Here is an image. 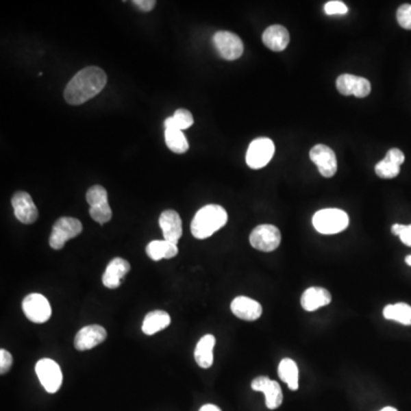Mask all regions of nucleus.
<instances>
[{
  "label": "nucleus",
  "instance_id": "nucleus-1",
  "mask_svg": "<svg viewBox=\"0 0 411 411\" xmlns=\"http://www.w3.org/2000/svg\"><path fill=\"white\" fill-rule=\"evenodd\" d=\"M106 82L105 72L99 66L82 68L65 87V101L71 105H80L102 92Z\"/></svg>",
  "mask_w": 411,
  "mask_h": 411
},
{
  "label": "nucleus",
  "instance_id": "nucleus-2",
  "mask_svg": "<svg viewBox=\"0 0 411 411\" xmlns=\"http://www.w3.org/2000/svg\"><path fill=\"white\" fill-rule=\"evenodd\" d=\"M227 223V212L222 206L207 205L199 209L192 219L191 232L197 239H207Z\"/></svg>",
  "mask_w": 411,
  "mask_h": 411
},
{
  "label": "nucleus",
  "instance_id": "nucleus-3",
  "mask_svg": "<svg viewBox=\"0 0 411 411\" xmlns=\"http://www.w3.org/2000/svg\"><path fill=\"white\" fill-rule=\"evenodd\" d=\"M312 223L321 234H337L347 229L349 219L342 209L327 208L315 212Z\"/></svg>",
  "mask_w": 411,
  "mask_h": 411
},
{
  "label": "nucleus",
  "instance_id": "nucleus-4",
  "mask_svg": "<svg viewBox=\"0 0 411 411\" xmlns=\"http://www.w3.org/2000/svg\"><path fill=\"white\" fill-rule=\"evenodd\" d=\"M86 200L88 202L89 215L95 222L105 224L112 219V210L108 201V192L101 185H94L86 193Z\"/></svg>",
  "mask_w": 411,
  "mask_h": 411
},
{
  "label": "nucleus",
  "instance_id": "nucleus-5",
  "mask_svg": "<svg viewBox=\"0 0 411 411\" xmlns=\"http://www.w3.org/2000/svg\"><path fill=\"white\" fill-rule=\"evenodd\" d=\"M82 231V224L75 217H61L55 222L51 236L49 246L55 250H60L64 247L68 240L78 236Z\"/></svg>",
  "mask_w": 411,
  "mask_h": 411
},
{
  "label": "nucleus",
  "instance_id": "nucleus-6",
  "mask_svg": "<svg viewBox=\"0 0 411 411\" xmlns=\"http://www.w3.org/2000/svg\"><path fill=\"white\" fill-rule=\"evenodd\" d=\"M249 241L255 249L264 253H271L280 246V229L271 224L256 226L250 233Z\"/></svg>",
  "mask_w": 411,
  "mask_h": 411
},
{
  "label": "nucleus",
  "instance_id": "nucleus-7",
  "mask_svg": "<svg viewBox=\"0 0 411 411\" xmlns=\"http://www.w3.org/2000/svg\"><path fill=\"white\" fill-rule=\"evenodd\" d=\"M274 151L275 147L272 140L266 137L256 138L249 144V147L247 150V164L251 169H260L265 167L273 158Z\"/></svg>",
  "mask_w": 411,
  "mask_h": 411
},
{
  "label": "nucleus",
  "instance_id": "nucleus-8",
  "mask_svg": "<svg viewBox=\"0 0 411 411\" xmlns=\"http://www.w3.org/2000/svg\"><path fill=\"white\" fill-rule=\"evenodd\" d=\"M36 373L48 393H56L61 388L63 375L61 368L54 360L47 358L39 360L36 364Z\"/></svg>",
  "mask_w": 411,
  "mask_h": 411
},
{
  "label": "nucleus",
  "instance_id": "nucleus-9",
  "mask_svg": "<svg viewBox=\"0 0 411 411\" xmlns=\"http://www.w3.org/2000/svg\"><path fill=\"white\" fill-rule=\"evenodd\" d=\"M212 42L219 56L226 61H234L243 54V42L236 34L219 31L214 34Z\"/></svg>",
  "mask_w": 411,
  "mask_h": 411
},
{
  "label": "nucleus",
  "instance_id": "nucleus-10",
  "mask_svg": "<svg viewBox=\"0 0 411 411\" xmlns=\"http://www.w3.org/2000/svg\"><path fill=\"white\" fill-rule=\"evenodd\" d=\"M24 314L34 323H45L51 316V308L47 298L41 294H30L22 301Z\"/></svg>",
  "mask_w": 411,
  "mask_h": 411
},
{
  "label": "nucleus",
  "instance_id": "nucleus-11",
  "mask_svg": "<svg viewBox=\"0 0 411 411\" xmlns=\"http://www.w3.org/2000/svg\"><path fill=\"white\" fill-rule=\"evenodd\" d=\"M251 388L256 392H263L265 404L270 410L280 407L284 400V394L280 384L266 376H258L251 382Z\"/></svg>",
  "mask_w": 411,
  "mask_h": 411
},
{
  "label": "nucleus",
  "instance_id": "nucleus-12",
  "mask_svg": "<svg viewBox=\"0 0 411 411\" xmlns=\"http://www.w3.org/2000/svg\"><path fill=\"white\" fill-rule=\"evenodd\" d=\"M310 158L318 166L319 171L323 177L330 178L336 174L337 159L330 147L325 144H316L310 151Z\"/></svg>",
  "mask_w": 411,
  "mask_h": 411
},
{
  "label": "nucleus",
  "instance_id": "nucleus-13",
  "mask_svg": "<svg viewBox=\"0 0 411 411\" xmlns=\"http://www.w3.org/2000/svg\"><path fill=\"white\" fill-rule=\"evenodd\" d=\"M336 87L342 95H354L360 99L366 97L371 92V84L368 79L347 73L339 75Z\"/></svg>",
  "mask_w": 411,
  "mask_h": 411
},
{
  "label": "nucleus",
  "instance_id": "nucleus-14",
  "mask_svg": "<svg viewBox=\"0 0 411 411\" xmlns=\"http://www.w3.org/2000/svg\"><path fill=\"white\" fill-rule=\"evenodd\" d=\"M12 206L16 219L23 224H32L38 219V209L31 195L27 192L18 191L12 197Z\"/></svg>",
  "mask_w": 411,
  "mask_h": 411
},
{
  "label": "nucleus",
  "instance_id": "nucleus-15",
  "mask_svg": "<svg viewBox=\"0 0 411 411\" xmlns=\"http://www.w3.org/2000/svg\"><path fill=\"white\" fill-rule=\"evenodd\" d=\"M105 329L102 325H86L80 329L75 337V347L78 351H88L99 345L106 339Z\"/></svg>",
  "mask_w": 411,
  "mask_h": 411
},
{
  "label": "nucleus",
  "instance_id": "nucleus-16",
  "mask_svg": "<svg viewBox=\"0 0 411 411\" xmlns=\"http://www.w3.org/2000/svg\"><path fill=\"white\" fill-rule=\"evenodd\" d=\"M231 311L236 318L245 321H255L260 318L263 308L258 301L246 296H238L231 303Z\"/></svg>",
  "mask_w": 411,
  "mask_h": 411
},
{
  "label": "nucleus",
  "instance_id": "nucleus-17",
  "mask_svg": "<svg viewBox=\"0 0 411 411\" xmlns=\"http://www.w3.org/2000/svg\"><path fill=\"white\" fill-rule=\"evenodd\" d=\"M129 271L130 264L126 260L120 258V257L113 258L108 264V266L103 273V284L109 289H116L120 287V284H123V279Z\"/></svg>",
  "mask_w": 411,
  "mask_h": 411
},
{
  "label": "nucleus",
  "instance_id": "nucleus-18",
  "mask_svg": "<svg viewBox=\"0 0 411 411\" xmlns=\"http://www.w3.org/2000/svg\"><path fill=\"white\" fill-rule=\"evenodd\" d=\"M159 225H160L164 238L166 241L177 245L178 240L181 239L183 227H182V219L177 212L168 209L161 212L159 217Z\"/></svg>",
  "mask_w": 411,
  "mask_h": 411
},
{
  "label": "nucleus",
  "instance_id": "nucleus-19",
  "mask_svg": "<svg viewBox=\"0 0 411 411\" xmlns=\"http://www.w3.org/2000/svg\"><path fill=\"white\" fill-rule=\"evenodd\" d=\"M330 303H332V295L325 288H308L301 295V308H304L305 311H316L319 308L327 306Z\"/></svg>",
  "mask_w": 411,
  "mask_h": 411
},
{
  "label": "nucleus",
  "instance_id": "nucleus-20",
  "mask_svg": "<svg viewBox=\"0 0 411 411\" xmlns=\"http://www.w3.org/2000/svg\"><path fill=\"white\" fill-rule=\"evenodd\" d=\"M290 36L286 27L274 24L264 31L263 42L271 51H282L287 48Z\"/></svg>",
  "mask_w": 411,
  "mask_h": 411
},
{
  "label": "nucleus",
  "instance_id": "nucleus-21",
  "mask_svg": "<svg viewBox=\"0 0 411 411\" xmlns=\"http://www.w3.org/2000/svg\"><path fill=\"white\" fill-rule=\"evenodd\" d=\"M216 338L214 335H205L199 340L195 346V360L199 366L203 369H208L214 362V347H215Z\"/></svg>",
  "mask_w": 411,
  "mask_h": 411
},
{
  "label": "nucleus",
  "instance_id": "nucleus-22",
  "mask_svg": "<svg viewBox=\"0 0 411 411\" xmlns=\"http://www.w3.org/2000/svg\"><path fill=\"white\" fill-rule=\"evenodd\" d=\"M171 315L167 312L155 310L145 315L142 325V332L147 336H152L167 328L171 325Z\"/></svg>",
  "mask_w": 411,
  "mask_h": 411
},
{
  "label": "nucleus",
  "instance_id": "nucleus-23",
  "mask_svg": "<svg viewBox=\"0 0 411 411\" xmlns=\"http://www.w3.org/2000/svg\"><path fill=\"white\" fill-rule=\"evenodd\" d=\"M147 255L152 260L173 258L178 253L177 245L169 242L166 240H154L147 246Z\"/></svg>",
  "mask_w": 411,
  "mask_h": 411
},
{
  "label": "nucleus",
  "instance_id": "nucleus-24",
  "mask_svg": "<svg viewBox=\"0 0 411 411\" xmlns=\"http://www.w3.org/2000/svg\"><path fill=\"white\" fill-rule=\"evenodd\" d=\"M277 375L284 383L287 384V386L291 390H298L299 387V370L297 364L294 360L286 358L281 360L277 366Z\"/></svg>",
  "mask_w": 411,
  "mask_h": 411
},
{
  "label": "nucleus",
  "instance_id": "nucleus-25",
  "mask_svg": "<svg viewBox=\"0 0 411 411\" xmlns=\"http://www.w3.org/2000/svg\"><path fill=\"white\" fill-rule=\"evenodd\" d=\"M384 318L393 320L404 325H411V306L406 303L386 305L384 308Z\"/></svg>",
  "mask_w": 411,
  "mask_h": 411
},
{
  "label": "nucleus",
  "instance_id": "nucleus-26",
  "mask_svg": "<svg viewBox=\"0 0 411 411\" xmlns=\"http://www.w3.org/2000/svg\"><path fill=\"white\" fill-rule=\"evenodd\" d=\"M164 129H188L193 125V116L188 110L178 109L174 116L164 120Z\"/></svg>",
  "mask_w": 411,
  "mask_h": 411
},
{
  "label": "nucleus",
  "instance_id": "nucleus-27",
  "mask_svg": "<svg viewBox=\"0 0 411 411\" xmlns=\"http://www.w3.org/2000/svg\"><path fill=\"white\" fill-rule=\"evenodd\" d=\"M164 140L168 149L175 153H185L188 150V142L182 130L166 129Z\"/></svg>",
  "mask_w": 411,
  "mask_h": 411
},
{
  "label": "nucleus",
  "instance_id": "nucleus-28",
  "mask_svg": "<svg viewBox=\"0 0 411 411\" xmlns=\"http://www.w3.org/2000/svg\"><path fill=\"white\" fill-rule=\"evenodd\" d=\"M377 176L380 178H394L400 174V166L390 160L388 158H384L375 167Z\"/></svg>",
  "mask_w": 411,
  "mask_h": 411
},
{
  "label": "nucleus",
  "instance_id": "nucleus-29",
  "mask_svg": "<svg viewBox=\"0 0 411 411\" xmlns=\"http://www.w3.org/2000/svg\"><path fill=\"white\" fill-rule=\"evenodd\" d=\"M397 20L400 27L411 30V5L404 3L399 7L397 12Z\"/></svg>",
  "mask_w": 411,
  "mask_h": 411
},
{
  "label": "nucleus",
  "instance_id": "nucleus-30",
  "mask_svg": "<svg viewBox=\"0 0 411 411\" xmlns=\"http://www.w3.org/2000/svg\"><path fill=\"white\" fill-rule=\"evenodd\" d=\"M392 233L395 236H400L401 241L406 246L411 247V224L410 225H402V224H394L392 226Z\"/></svg>",
  "mask_w": 411,
  "mask_h": 411
},
{
  "label": "nucleus",
  "instance_id": "nucleus-31",
  "mask_svg": "<svg viewBox=\"0 0 411 411\" xmlns=\"http://www.w3.org/2000/svg\"><path fill=\"white\" fill-rule=\"evenodd\" d=\"M347 6L339 0H332L325 5V12L328 15H344L347 13Z\"/></svg>",
  "mask_w": 411,
  "mask_h": 411
},
{
  "label": "nucleus",
  "instance_id": "nucleus-32",
  "mask_svg": "<svg viewBox=\"0 0 411 411\" xmlns=\"http://www.w3.org/2000/svg\"><path fill=\"white\" fill-rule=\"evenodd\" d=\"M12 366H13L12 354L5 349H0V373L5 375L8 373Z\"/></svg>",
  "mask_w": 411,
  "mask_h": 411
},
{
  "label": "nucleus",
  "instance_id": "nucleus-33",
  "mask_svg": "<svg viewBox=\"0 0 411 411\" xmlns=\"http://www.w3.org/2000/svg\"><path fill=\"white\" fill-rule=\"evenodd\" d=\"M386 158H388L390 160L393 161V162L399 164V166H401V164H403L404 162L403 152H402L401 150H399V149H390V150L386 153Z\"/></svg>",
  "mask_w": 411,
  "mask_h": 411
},
{
  "label": "nucleus",
  "instance_id": "nucleus-34",
  "mask_svg": "<svg viewBox=\"0 0 411 411\" xmlns=\"http://www.w3.org/2000/svg\"><path fill=\"white\" fill-rule=\"evenodd\" d=\"M155 3H157L154 0H134L133 1V5L143 12H150L153 10Z\"/></svg>",
  "mask_w": 411,
  "mask_h": 411
},
{
  "label": "nucleus",
  "instance_id": "nucleus-35",
  "mask_svg": "<svg viewBox=\"0 0 411 411\" xmlns=\"http://www.w3.org/2000/svg\"><path fill=\"white\" fill-rule=\"evenodd\" d=\"M199 411H222L221 410V409H219V407H217V406H215V404H205V406H202L201 408H200V410Z\"/></svg>",
  "mask_w": 411,
  "mask_h": 411
},
{
  "label": "nucleus",
  "instance_id": "nucleus-36",
  "mask_svg": "<svg viewBox=\"0 0 411 411\" xmlns=\"http://www.w3.org/2000/svg\"><path fill=\"white\" fill-rule=\"evenodd\" d=\"M379 411H397V409H395V408L393 407H385L383 408V409H382V410Z\"/></svg>",
  "mask_w": 411,
  "mask_h": 411
},
{
  "label": "nucleus",
  "instance_id": "nucleus-37",
  "mask_svg": "<svg viewBox=\"0 0 411 411\" xmlns=\"http://www.w3.org/2000/svg\"><path fill=\"white\" fill-rule=\"evenodd\" d=\"M406 263H407L409 266H411V255L406 257Z\"/></svg>",
  "mask_w": 411,
  "mask_h": 411
}]
</instances>
